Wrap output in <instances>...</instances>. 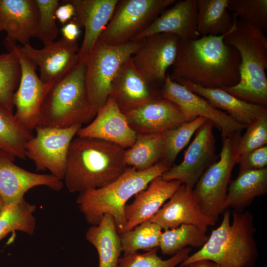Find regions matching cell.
I'll use <instances>...</instances> for the list:
<instances>
[{
	"mask_svg": "<svg viewBox=\"0 0 267 267\" xmlns=\"http://www.w3.org/2000/svg\"><path fill=\"white\" fill-rule=\"evenodd\" d=\"M191 250L190 247L185 248L166 260L158 255L157 248L143 254L124 255L119 260L118 267H176L189 255Z\"/></svg>",
	"mask_w": 267,
	"mask_h": 267,
	"instance_id": "cell-37",
	"label": "cell"
},
{
	"mask_svg": "<svg viewBox=\"0 0 267 267\" xmlns=\"http://www.w3.org/2000/svg\"><path fill=\"white\" fill-rule=\"evenodd\" d=\"M159 92L161 97L177 105L190 120L200 117L212 122L220 130L222 136L246 128L226 112L214 107L203 97L172 80L169 74Z\"/></svg>",
	"mask_w": 267,
	"mask_h": 267,
	"instance_id": "cell-14",
	"label": "cell"
},
{
	"mask_svg": "<svg viewBox=\"0 0 267 267\" xmlns=\"http://www.w3.org/2000/svg\"><path fill=\"white\" fill-rule=\"evenodd\" d=\"M82 127L57 128L37 126L35 135L26 144V157L34 162L37 171L48 170L62 180L70 144Z\"/></svg>",
	"mask_w": 267,
	"mask_h": 267,
	"instance_id": "cell-10",
	"label": "cell"
},
{
	"mask_svg": "<svg viewBox=\"0 0 267 267\" xmlns=\"http://www.w3.org/2000/svg\"><path fill=\"white\" fill-rule=\"evenodd\" d=\"M225 36L180 41L170 79L207 88L223 89L237 84L240 57L233 46L224 43Z\"/></svg>",
	"mask_w": 267,
	"mask_h": 267,
	"instance_id": "cell-1",
	"label": "cell"
},
{
	"mask_svg": "<svg viewBox=\"0 0 267 267\" xmlns=\"http://www.w3.org/2000/svg\"><path fill=\"white\" fill-rule=\"evenodd\" d=\"M33 136L13 114L0 105V150L14 158L25 159V145Z\"/></svg>",
	"mask_w": 267,
	"mask_h": 267,
	"instance_id": "cell-30",
	"label": "cell"
},
{
	"mask_svg": "<svg viewBox=\"0 0 267 267\" xmlns=\"http://www.w3.org/2000/svg\"><path fill=\"white\" fill-rule=\"evenodd\" d=\"M136 134L125 115L109 96L105 104L98 109L93 120L87 126L82 127L77 136L103 140L126 149L133 145Z\"/></svg>",
	"mask_w": 267,
	"mask_h": 267,
	"instance_id": "cell-19",
	"label": "cell"
},
{
	"mask_svg": "<svg viewBox=\"0 0 267 267\" xmlns=\"http://www.w3.org/2000/svg\"><path fill=\"white\" fill-rule=\"evenodd\" d=\"M81 27L73 19L64 24L61 29L63 38L71 42H77Z\"/></svg>",
	"mask_w": 267,
	"mask_h": 267,
	"instance_id": "cell-42",
	"label": "cell"
},
{
	"mask_svg": "<svg viewBox=\"0 0 267 267\" xmlns=\"http://www.w3.org/2000/svg\"><path fill=\"white\" fill-rule=\"evenodd\" d=\"M159 96V90L143 78L131 58L118 72L112 82L110 95L124 114Z\"/></svg>",
	"mask_w": 267,
	"mask_h": 267,
	"instance_id": "cell-23",
	"label": "cell"
},
{
	"mask_svg": "<svg viewBox=\"0 0 267 267\" xmlns=\"http://www.w3.org/2000/svg\"><path fill=\"white\" fill-rule=\"evenodd\" d=\"M224 37L240 57V79L235 86L223 89L248 103L267 105V38L265 32L238 19Z\"/></svg>",
	"mask_w": 267,
	"mask_h": 267,
	"instance_id": "cell-4",
	"label": "cell"
},
{
	"mask_svg": "<svg viewBox=\"0 0 267 267\" xmlns=\"http://www.w3.org/2000/svg\"><path fill=\"white\" fill-rule=\"evenodd\" d=\"M240 135L237 146V160L249 152L267 144V113L256 118Z\"/></svg>",
	"mask_w": 267,
	"mask_h": 267,
	"instance_id": "cell-38",
	"label": "cell"
},
{
	"mask_svg": "<svg viewBox=\"0 0 267 267\" xmlns=\"http://www.w3.org/2000/svg\"><path fill=\"white\" fill-rule=\"evenodd\" d=\"M229 0H197V30L201 36L226 35L233 21L228 8Z\"/></svg>",
	"mask_w": 267,
	"mask_h": 267,
	"instance_id": "cell-28",
	"label": "cell"
},
{
	"mask_svg": "<svg viewBox=\"0 0 267 267\" xmlns=\"http://www.w3.org/2000/svg\"><path fill=\"white\" fill-rule=\"evenodd\" d=\"M183 267H220L214 262L207 260H201L190 263Z\"/></svg>",
	"mask_w": 267,
	"mask_h": 267,
	"instance_id": "cell-43",
	"label": "cell"
},
{
	"mask_svg": "<svg viewBox=\"0 0 267 267\" xmlns=\"http://www.w3.org/2000/svg\"><path fill=\"white\" fill-rule=\"evenodd\" d=\"M220 225L213 229L204 245L189 255L180 265L183 267L193 262L207 260L220 267H254L258 250L255 239L253 215L249 211L223 212Z\"/></svg>",
	"mask_w": 267,
	"mask_h": 267,
	"instance_id": "cell-3",
	"label": "cell"
},
{
	"mask_svg": "<svg viewBox=\"0 0 267 267\" xmlns=\"http://www.w3.org/2000/svg\"><path fill=\"white\" fill-rule=\"evenodd\" d=\"M267 192V168L238 174L230 181L225 200V209L229 207L241 212L255 198L265 195Z\"/></svg>",
	"mask_w": 267,
	"mask_h": 267,
	"instance_id": "cell-27",
	"label": "cell"
},
{
	"mask_svg": "<svg viewBox=\"0 0 267 267\" xmlns=\"http://www.w3.org/2000/svg\"><path fill=\"white\" fill-rule=\"evenodd\" d=\"M162 230L157 223L146 221L131 230L119 233L124 255L159 247Z\"/></svg>",
	"mask_w": 267,
	"mask_h": 267,
	"instance_id": "cell-33",
	"label": "cell"
},
{
	"mask_svg": "<svg viewBox=\"0 0 267 267\" xmlns=\"http://www.w3.org/2000/svg\"><path fill=\"white\" fill-rule=\"evenodd\" d=\"M180 42L176 35L160 33L144 39L131 57L132 61L143 78L156 88L164 83L168 69L174 63Z\"/></svg>",
	"mask_w": 267,
	"mask_h": 267,
	"instance_id": "cell-13",
	"label": "cell"
},
{
	"mask_svg": "<svg viewBox=\"0 0 267 267\" xmlns=\"http://www.w3.org/2000/svg\"><path fill=\"white\" fill-rule=\"evenodd\" d=\"M36 209L35 205L24 198L17 203L5 206L0 214V240L16 230L33 234L36 228L34 216Z\"/></svg>",
	"mask_w": 267,
	"mask_h": 267,
	"instance_id": "cell-32",
	"label": "cell"
},
{
	"mask_svg": "<svg viewBox=\"0 0 267 267\" xmlns=\"http://www.w3.org/2000/svg\"><path fill=\"white\" fill-rule=\"evenodd\" d=\"M8 51L0 54V105L14 114L12 99L20 79L21 67L16 53Z\"/></svg>",
	"mask_w": 267,
	"mask_h": 267,
	"instance_id": "cell-34",
	"label": "cell"
},
{
	"mask_svg": "<svg viewBox=\"0 0 267 267\" xmlns=\"http://www.w3.org/2000/svg\"><path fill=\"white\" fill-rule=\"evenodd\" d=\"M177 83L203 97L214 107L225 111L236 122L245 127L256 118L267 113V106L247 102L222 89L204 88L184 81Z\"/></svg>",
	"mask_w": 267,
	"mask_h": 267,
	"instance_id": "cell-25",
	"label": "cell"
},
{
	"mask_svg": "<svg viewBox=\"0 0 267 267\" xmlns=\"http://www.w3.org/2000/svg\"><path fill=\"white\" fill-rule=\"evenodd\" d=\"M125 149L103 140L77 136L68 153L64 180L70 192L105 186L121 176L128 166Z\"/></svg>",
	"mask_w": 267,
	"mask_h": 267,
	"instance_id": "cell-2",
	"label": "cell"
},
{
	"mask_svg": "<svg viewBox=\"0 0 267 267\" xmlns=\"http://www.w3.org/2000/svg\"><path fill=\"white\" fill-rule=\"evenodd\" d=\"M5 206V204L4 203V201H3L2 198H1V197L0 195V214L1 212V211H2V210L4 208Z\"/></svg>",
	"mask_w": 267,
	"mask_h": 267,
	"instance_id": "cell-44",
	"label": "cell"
},
{
	"mask_svg": "<svg viewBox=\"0 0 267 267\" xmlns=\"http://www.w3.org/2000/svg\"><path fill=\"white\" fill-rule=\"evenodd\" d=\"M237 164L239 165V174L267 167V145L256 149L239 158Z\"/></svg>",
	"mask_w": 267,
	"mask_h": 267,
	"instance_id": "cell-40",
	"label": "cell"
},
{
	"mask_svg": "<svg viewBox=\"0 0 267 267\" xmlns=\"http://www.w3.org/2000/svg\"><path fill=\"white\" fill-rule=\"evenodd\" d=\"M142 40L112 45L99 40L85 61V83L89 102L98 110L110 96L112 82L122 66L136 51Z\"/></svg>",
	"mask_w": 267,
	"mask_h": 267,
	"instance_id": "cell-7",
	"label": "cell"
},
{
	"mask_svg": "<svg viewBox=\"0 0 267 267\" xmlns=\"http://www.w3.org/2000/svg\"><path fill=\"white\" fill-rule=\"evenodd\" d=\"M35 2L39 15L37 37L44 46L54 42L58 35L55 13L60 2L58 0H35Z\"/></svg>",
	"mask_w": 267,
	"mask_h": 267,
	"instance_id": "cell-39",
	"label": "cell"
},
{
	"mask_svg": "<svg viewBox=\"0 0 267 267\" xmlns=\"http://www.w3.org/2000/svg\"><path fill=\"white\" fill-rule=\"evenodd\" d=\"M197 226L182 224L162 231L159 247L164 255H174L186 247L201 248L209 236Z\"/></svg>",
	"mask_w": 267,
	"mask_h": 267,
	"instance_id": "cell-31",
	"label": "cell"
},
{
	"mask_svg": "<svg viewBox=\"0 0 267 267\" xmlns=\"http://www.w3.org/2000/svg\"><path fill=\"white\" fill-rule=\"evenodd\" d=\"M197 17V0L179 1L164 10L134 40L160 33L175 35L181 41L198 39Z\"/></svg>",
	"mask_w": 267,
	"mask_h": 267,
	"instance_id": "cell-21",
	"label": "cell"
},
{
	"mask_svg": "<svg viewBox=\"0 0 267 267\" xmlns=\"http://www.w3.org/2000/svg\"><path fill=\"white\" fill-rule=\"evenodd\" d=\"M227 8L237 18L264 32L267 30V0H229Z\"/></svg>",
	"mask_w": 267,
	"mask_h": 267,
	"instance_id": "cell-36",
	"label": "cell"
},
{
	"mask_svg": "<svg viewBox=\"0 0 267 267\" xmlns=\"http://www.w3.org/2000/svg\"><path fill=\"white\" fill-rule=\"evenodd\" d=\"M241 131L222 136L218 160L201 176L193 189L199 207L215 223L225 209L227 189L233 169L237 161V146Z\"/></svg>",
	"mask_w": 267,
	"mask_h": 267,
	"instance_id": "cell-8",
	"label": "cell"
},
{
	"mask_svg": "<svg viewBox=\"0 0 267 267\" xmlns=\"http://www.w3.org/2000/svg\"><path fill=\"white\" fill-rule=\"evenodd\" d=\"M125 115L137 134L163 133L191 121L177 105L160 95Z\"/></svg>",
	"mask_w": 267,
	"mask_h": 267,
	"instance_id": "cell-18",
	"label": "cell"
},
{
	"mask_svg": "<svg viewBox=\"0 0 267 267\" xmlns=\"http://www.w3.org/2000/svg\"><path fill=\"white\" fill-rule=\"evenodd\" d=\"M85 62L77 65L50 88L43 102L38 126L66 128L91 122L98 109L89 101Z\"/></svg>",
	"mask_w": 267,
	"mask_h": 267,
	"instance_id": "cell-6",
	"label": "cell"
},
{
	"mask_svg": "<svg viewBox=\"0 0 267 267\" xmlns=\"http://www.w3.org/2000/svg\"><path fill=\"white\" fill-rule=\"evenodd\" d=\"M181 184L178 180H165L161 176L152 179L146 188L134 195L132 203L126 205V223L122 232L131 230L150 219Z\"/></svg>",
	"mask_w": 267,
	"mask_h": 267,
	"instance_id": "cell-24",
	"label": "cell"
},
{
	"mask_svg": "<svg viewBox=\"0 0 267 267\" xmlns=\"http://www.w3.org/2000/svg\"><path fill=\"white\" fill-rule=\"evenodd\" d=\"M164 140V132L137 134L133 145L125 150V163L137 171L151 168L162 160Z\"/></svg>",
	"mask_w": 267,
	"mask_h": 267,
	"instance_id": "cell-29",
	"label": "cell"
},
{
	"mask_svg": "<svg viewBox=\"0 0 267 267\" xmlns=\"http://www.w3.org/2000/svg\"><path fill=\"white\" fill-rule=\"evenodd\" d=\"M175 0H121L98 40L112 45L134 40Z\"/></svg>",
	"mask_w": 267,
	"mask_h": 267,
	"instance_id": "cell-9",
	"label": "cell"
},
{
	"mask_svg": "<svg viewBox=\"0 0 267 267\" xmlns=\"http://www.w3.org/2000/svg\"><path fill=\"white\" fill-rule=\"evenodd\" d=\"M206 120L204 118L198 117L165 132L163 152L161 162L172 167L179 153Z\"/></svg>",
	"mask_w": 267,
	"mask_h": 267,
	"instance_id": "cell-35",
	"label": "cell"
},
{
	"mask_svg": "<svg viewBox=\"0 0 267 267\" xmlns=\"http://www.w3.org/2000/svg\"><path fill=\"white\" fill-rule=\"evenodd\" d=\"M171 167L162 162L143 171L128 167L121 176L108 185L80 193L76 201L78 207L92 225L98 224L105 214L110 215L120 233L126 223L124 211L128 200Z\"/></svg>",
	"mask_w": 267,
	"mask_h": 267,
	"instance_id": "cell-5",
	"label": "cell"
},
{
	"mask_svg": "<svg viewBox=\"0 0 267 267\" xmlns=\"http://www.w3.org/2000/svg\"><path fill=\"white\" fill-rule=\"evenodd\" d=\"M39 19L35 0H0V33L6 32V40L29 44L37 37Z\"/></svg>",
	"mask_w": 267,
	"mask_h": 267,
	"instance_id": "cell-22",
	"label": "cell"
},
{
	"mask_svg": "<svg viewBox=\"0 0 267 267\" xmlns=\"http://www.w3.org/2000/svg\"><path fill=\"white\" fill-rule=\"evenodd\" d=\"M15 158L0 150V195L5 206L17 203L30 189L45 186L59 191L63 183L51 174H39L16 165Z\"/></svg>",
	"mask_w": 267,
	"mask_h": 267,
	"instance_id": "cell-16",
	"label": "cell"
},
{
	"mask_svg": "<svg viewBox=\"0 0 267 267\" xmlns=\"http://www.w3.org/2000/svg\"><path fill=\"white\" fill-rule=\"evenodd\" d=\"M214 127L212 122L206 120L198 128L182 161L162 174L164 180H178L193 189L203 174L219 158L216 154Z\"/></svg>",
	"mask_w": 267,
	"mask_h": 267,
	"instance_id": "cell-12",
	"label": "cell"
},
{
	"mask_svg": "<svg viewBox=\"0 0 267 267\" xmlns=\"http://www.w3.org/2000/svg\"><path fill=\"white\" fill-rule=\"evenodd\" d=\"M70 0L75 9L72 19L84 29L79 57L80 61L85 62L111 19L119 0Z\"/></svg>",
	"mask_w": 267,
	"mask_h": 267,
	"instance_id": "cell-20",
	"label": "cell"
},
{
	"mask_svg": "<svg viewBox=\"0 0 267 267\" xmlns=\"http://www.w3.org/2000/svg\"><path fill=\"white\" fill-rule=\"evenodd\" d=\"M20 50L40 71V78L44 83L53 85L70 72L80 61L77 42L62 38L36 49L29 44L19 46Z\"/></svg>",
	"mask_w": 267,
	"mask_h": 267,
	"instance_id": "cell-15",
	"label": "cell"
},
{
	"mask_svg": "<svg viewBox=\"0 0 267 267\" xmlns=\"http://www.w3.org/2000/svg\"><path fill=\"white\" fill-rule=\"evenodd\" d=\"M75 9L70 0H63L55 11V17L60 22L65 24L74 17Z\"/></svg>",
	"mask_w": 267,
	"mask_h": 267,
	"instance_id": "cell-41",
	"label": "cell"
},
{
	"mask_svg": "<svg viewBox=\"0 0 267 267\" xmlns=\"http://www.w3.org/2000/svg\"><path fill=\"white\" fill-rule=\"evenodd\" d=\"M86 237L97 252L98 267H118L122 252L121 244L115 221L110 215L105 214L98 224L90 227Z\"/></svg>",
	"mask_w": 267,
	"mask_h": 267,
	"instance_id": "cell-26",
	"label": "cell"
},
{
	"mask_svg": "<svg viewBox=\"0 0 267 267\" xmlns=\"http://www.w3.org/2000/svg\"><path fill=\"white\" fill-rule=\"evenodd\" d=\"M8 50L17 55L21 67L19 85L13 96L14 116L26 129L32 132L38 126L44 98L53 85L44 83L37 75V67L20 50L16 43L4 39Z\"/></svg>",
	"mask_w": 267,
	"mask_h": 267,
	"instance_id": "cell-11",
	"label": "cell"
},
{
	"mask_svg": "<svg viewBox=\"0 0 267 267\" xmlns=\"http://www.w3.org/2000/svg\"><path fill=\"white\" fill-rule=\"evenodd\" d=\"M192 190L181 184L168 202L148 221L157 223L164 230L191 224L206 232L209 226L216 223L202 211Z\"/></svg>",
	"mask_w": 267,
	"mask_h": 267,
	"instance_id": "cell-17",
	"label": "cell"
}]
</instances>
